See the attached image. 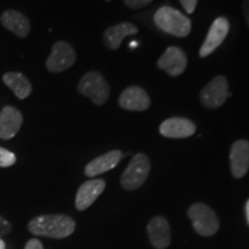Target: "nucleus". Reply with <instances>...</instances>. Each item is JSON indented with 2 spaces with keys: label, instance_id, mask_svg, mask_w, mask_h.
I'll return each instance as SVG.
<instances>
[{
  "label": "nucleus",
  "instance_id": "9b49d317",
  "mask_svg": "<svg viewBox=\"0 0 249 249\" xmlns=\"http://www.w3.org/2000/svg\"><path fill=\"white\" fill-rule=\"evenodd\" d=\"M160 132L165 138L186 139L194 135L196 126L193 121L185 118H171L161 123Z\"/></svg>",
  "mask_w": 249,
  "mask_h": 249
},
{
  "label": "nucleus",
  "instance_id": "9d476101",
  "mask_svg": "<svg viewBox=\"0 0 249 249\" xmlns=\"http://www.w3.org/2000/svg\"><path fill=\"white\" fill-rule=\"evenodd\" d=\"M105 183L102 179H92L82 183L76 193L75 207L77 210L83 211L91 205L98 198V196L104 192Z\"/></svg>",
  "mask_w": 249,
  "mask_h": 249
},
{
  "label": "nucleus",
  "instance_id": "dca6fc26",
  "mask_svg": "<svg viewBox=\"0 0 249 249\" xmlns=\"http://www.w3.org/2000/svg\"><path fill=\"white\" fill-rule=\"evenodd\" d=\"M121 158H123V152L120 150H112L99 156V157L95 158L87 165L85 169L86 176L93 178L98 174L107 172V171L114 169L117 166Z\"/></svg>",
  "mask_w": 249,
  "mask_h": 249
},
{
  "label": "nucleus",
  "instance_id": "bb28decb",
  "mask_svg": "<svg viewBox=\"0 0 249 249\" xmlns=\"http://www.w3.org/2000/svg\"><path fill=\"white\" fill-rule=\"evenodd\" d=\"M0 249H6V245L1 238H0Z\"/></svg>",
  "mask_w": 249,
  "mask_h": 249
},
{
  "label": "nucleus",
  "instance_id": "393cba45",
  "mask_svg": "<svg viewBox=\"0 0 249 249\" xmlns=\"http://www.w3.org/2000/svg\"><path fill=\"white\" fill-rule=\"evenodd\" d=\"M242 12H244L245 18L247 21V24L249 26V0H245L242 4Z\"/></svg>",
  "mask_w": 249,
  "mask_h": 249
},
{
  "label": "nucleus",
  "instance_id": "412c9836",
  "mask_svg": "<svg viewBox=\"0 0 249 249\" xmlns=\"http://www.w3.org/2000/svg\"><path fill=\"white\" fill-rule=\"evenodd\" d=\"M152 0H124V5L132 9H140L148 6Z\"/></svg>",
  "mask_w": 249,
  "mask_h": 249
},
{
  "label": "nucleus",
  "instance_id": "7ed1b4c3",
  "mask_svg": "<svg viewBox=\"0 0 249 249\" xmlns=\"http://www.w3.org/2000/svg\"><path fill=\"white\" fill-rule=\"evenodd\" d=\"M77 90L81 95L91 99L95 105H103L110 96V86L98 71H89L81 79Z\"/></svg>",
  "mask_w": 249,
  "mask_h": 249
},
{
  "label": "nucleus",
  "instance_id": "b1692460",
  "mask_svg": "<svg viewBox=\"0 0 249 249\" xmlns=\"http://www.w3.org/2000/svg\"><path fill=\"white\" fill-rule=\"evenodd\" d=\"M24 249H44V248H43L42 242H40L38 239H31V240L27 242Z\"/></svg>",
  "mask_w": 249,
  "mask_h": 249
},
{
  "label": "nucleus",
  "instance_id": "a211bd4d",
  "mask_svg": "<svg viewBox=\"0 0 249 249\" xmlns=\"http://www.w3.org/2000/svg\"><path fill=\"white\" fill-rule=\"evenodd\" d=\"M138 31V27H135L134 24L129 22H123L107 28L103 34V40H104L105 45L108 49L117 50L119 49L124 37L135 35Z\"/></svg>",
  "mask_w": 249,
  "mask_h": 249
},
{
  "label": "nucleus",
  "instance_id": "ddd939ff",
  "mask_svg": "<svg viewBox=\"0 0 249 249\" xmlns=\"http://www.w3.org/2000/svg\"><path fill=\"white\" fill-rule=\"evenodd\" d=\"M231 171L235 178H242L249 170V142L247 140H239L232 144Z\"/></svg>",
  "mask_w": 249,
  "mask_h": 249
},
{
  "label": "nucleus",
  "instance_id": "aec40b11",
  "mask_svg": "<svg viewBox=\"0 0 249 249\" xmlns=\"http://www.w3.org/2000/svg\"><path fill=\"white\" fill-rule=\"evenodd\" d=\"M17 157L12 151L0 147V167H9L15 164Z\"/></svg>",
  "mask_w": 249,
  "mask_h": 249
},
{
  "label": "nucleus",
  "instance_id": "6ab92c4d",
  "mask_svg": "<svg viewBox=\"0 0 249 249\" xmlns=\"http://www.w3.org/2000/svg\"><path fill=\"white\" fill-rule=\"evenodd\" d=\"M2 81L14 92V95L18 99H24L28 96H30L31 90H33L31 83L22 73H18V71H8V73L4 74Z\"/></svg>",
  "mask_w": 249,
  "mask_h": 249
},
{
  "label": "nucleus",
  "instance_id": "f8f14e48",
  "mask_svg": "<svg viewBox=\"0 0 249 249\" xmlns=\"http://www.w3.org/2000/svg\"><path fill=\"white\" fill-rule=\"evenodd\" d=\"M119 105L128 111H145L150 107V98L141 87H128L121 92Z\"/></svg>",
  "mask_w": 249,
  "mask_h": 249
},
{
  "label": "nucleus",
  "instance_id": "a878e982",
  "mask_svg": "<svg viewBox=\"0 0 249 249\" xmlns=\"http://www.w3.org/2000/svg\"><path fill=\"white\" fill-rule=\"evenodd\" d=\"M246 216H247V222L249 224V200L246 203Z\"/></svg>",
  "mask_w": 249,
  "mask_h": 249
},
{
  "label": "nucleus",
  "instance_id": "0eeeda50",
  "mask_svg": "<svg viewBox=\"0 0 249 249\" xmlns=\"http://www.w3.org/2000/svg\"><path fill=\"white\" fill-rule=\"evenodd\" d=\"M75 59V51L70 43L60 40L52 46L51 54L46 60V68L52 73H60L73 66Z\"/></svg>",
  "mask_w": 249,
  "mask_h": 249
},
{
  "label": "nucleus",
  "instance_id": "39448f33",
  "mask_svg": "<svg viewBox=\"0 0 249 249\" xmlns=\"http://www.w3.org/2000/svg\"><path fill=\"white\" fill-rule=\"evenodd\" d=\"M193 227L198 234L210 236L216 234L219 229V220L211 208L203 203H195L188 209Z\"/></svg>",
  "mask_w": 249,
  "mask_h": 249
},
{
  "label": "nucleus",
  "instance_id": "6e6552de",
  "mask_svg": "<svg viewBox=\"0 0 249 249\" xmlns=\"http://www.w3.org/2000/svg\"><path fill=\"white\" fill-rule=\"evenodd\" d=\"M230 30V23L226 18L219 17L211 24L207 38L200 49V57L205 58L216 50L226 38Z\"/></svg>",
  "mask_w": 249,
  "mask_h": 249
},
{
  "label": "nucleus",
  "instance_id": "f03ea898",
  "mask_svg": "<svg viewBox=\"0 0 249 249\" xmlns=\"http://www.w3.org/2000/svg\"><path fill=\"white\" fill-rule=\"evenodd\" d=\"M155 24L164 33L177 37H186L192 30V22L181 12L170 6H163L156 12Z\"/></svg>",
  "mask_w": 249,
  "mask_h": 249
},
{
  "label": "nucleus",
  "instance_id": "f257e3e1",
  "mask_svg": "<svg viewBox=\"0 0 249 249\" xmlns=\"http://www.w3.org/2000/svg\"><path fill=\"white\" fill-rule=\"evenodd\" d=\"M28 230L34 235L64 239L74 232L75 222L66 214H43L33 218L28 224Z\"/></svg>",
  "mask_w": 249,
  "mask_h": 249
},
{
  "label": "nucleus",
  "instance_id": "4be33fe9",
  "mask_svg": "<svg viewBox=\"0 0 249 249\" xmlns=\"http://www.w3.org/2000/svg\"><path fill=\"white\" fill-rule=\"evenodd\" d=\"M11 230H12L11 223H9L7 219H5L2 216H0V238H1V236L7 235L8 233L11 232Z\"/></svg>",
  "mask_w": 249,
  "mask_h": 249
},
{
  "label": "nucleus",
  "instance_id": "f3484780",
  "mask_svg": "<svg viewBox=\"0 0 249 249\" xmlns=\"http://www.w3.org/2000/svg\"><path fill=\"white\" fill-rule=\"evenodd\" d=\"M1 24L18 37H27L30 33V22L26 15L18 11L9 9L0 17Z\"/></svg>",
  "mask_w": 249,
  "mask_h": 249
},
{
  "label": "nucleus",
  "instance_id": "2eb2a0df",
  "mask_svg": "<svg viewBox=\"0 0 249 249\" xmlns=\"http://www.w3.org/2000/svg\"><path fill=\"white\" fill-rule=\"evenodd\" d=\"M148 234L150 242L155 248L165 249L170 246L171 233L170 225L164 217H154L148 224Z\"/></svg>",
  "mask_w": 249,
  "mask_h": 249
},
{
  "label": "nucleus",
  "instance_id": "5701e85b",
  "mask_svg": "<svg viewBox=\"0 0 249 249\" xmlns=\"http://www.w3.org/2000/svg\"><path fill=\"white\" fill-rule=\"evenodd\" d=\"M179 1L181 2L182 7L188 14H192L195 11L196 4H197V0H179Z\"/></svg>",
  "mask_w": 249,
  "mask_h": 249
},
{
  "label": "nucleus",
  "instance_id": "4468645a",
  "mask_svg": "<svg viewBox=\"0 0 249 249\" xmlns=\"http://www.w3.org/2000/svg\"><path fill=\"white\" fill-rule=\"evenodd\" d=\"M23 123L22 113L13 107H5L0 112V139L14 138Z\"/></svg>",
  "mask_w": 249,
  "mask_h": 249
},
{
  "label": "nucleus",
  "instance_id": "423d86ee",
  "mask_svg": "<svg viewBox=\"0 0 249 249\" xmlns=\"http://www.w3.org/2000/svg\"><path fill=\"white\" fill-rule=\"evenodd\" d=\"M229 93V83L225 76H216L202 89L201 103L208 108H217L226 102Z\"/></svg>",
  "mask_w": 249,
  "mask_h": 249
},
{
  "label": "nucleus",
  "instance_id": "1a4fd4ad",
  "mask_svg": "<svg viewBox=\"0 0 249 249\" xmlns=\"http://www.w3.org/2000/svg\"><path fill=\"white\" fill-rule=\"evenodd\" d=\"M157 66L171 76L181 75L187 67V57L185 52L177 46H170L158 59Z\"/></svg>",
  "mask_w": 249,
  "mask_h": 249
},
{
  "label": "nucleus",
  "instance_id": "20e7f679",
  "mask_svg": "<svg viewBox=\"0 0 249 249\" xmlns=\"http://www.w3.org/2000/svg\"><path fill=\"white\" fill-rule=\"evenodd\" d=\"M151 164L147 155L138 154L130 160L121 177V186L126 191H135L141 187L150 173Z\"/></svg>",
  "mask_w": 249,
  "mask_h": 249
}]
</instances>
